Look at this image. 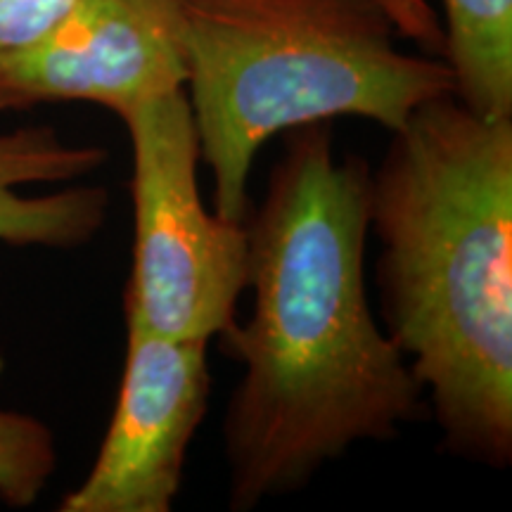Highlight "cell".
<instances>
[{
  "instance_id": "1",
  "label": "cell",
  "mask_w": 512,
  "mask_h": 512,
  "mask_svg": "<svg viewBox=\"0 0 512 512\" xmlns=\"http://www.w3.org/2000/svg\"><path fill=\"white\" fill-rule=\"evenodd\" d=\"M368 195V164L339 155L330 121L287 131L245 221L252 313L219 335L245 368L223 418L230 510L302 489L422 413L425 392L370 309Z\"/></svg>"
},
{
  "instance_id": "2",
  "label": "cell",
  "mask_w": 512,
  "mask_h": 512,
  "mask_svg": "<svg viewBox=\"0 0 512 512\" xmlns=\"http://www.w3.org/2000/svg\"><path fill=\"white\" fill-rule=\"evenodd\" d=\"M382 328L448 451L512 460V119L420 105L370 171Z\"/></svg>"
},
{
  "instance_id": "3",
  "label": "cell",
  "mask_w": 512,
  "mask_h": 512,
  "mask_svg": "<svg viewBox=\"0 0 512 512\" xmlns=\"http://www.w3.org/2000/svg\"><path fill=\"white\" fill-rule=\"evenodd\" d=\"M176 3L185 95L226 221H247L254 159L278 133L335 117L392 133L425 102L456 95L444 57L399 48L380 0Z\"/></svg>"
},
{
  "instance_id": "4",
  "label": "cell",
  "mask_w": 512,
  "mask_h": 512,
  "mask_svg": "<svg viewBox=\"0 0 512 512\" xmlns=\"http://www.w3.org/2000/svg\"><path fill=\"white\" fill-rule=\"evenodd\" d=\"M133 150V268L126 325L159 337H219L247 292L245 223L209 214L197 183L200 140L185 88L119 114Z\"/></svg>"
},
{
  "instance_id": "5",
  "label": "cell",
  "mask_w": 512,
  "mask_h": 512,
  "mask_svg": "<svg viewBox=\"0 0 512 512\" xmlns=\"http://www.w3.org/2000/svg\"><path fill=\"white\" fill-rule=\"evenodd\" d=\"M207 344L126 325V361L110 427L91 472L62 498V512L174 508L190 441L207 415Z\"/></svg>"
},
{
  "instance_id": "6",
  "label": "cell",
  "mask_w": 512,
  "mask_h": 512,
  "mask_svg": "<svg viewBox=\"0 0 512 512\" xmlns=\"http://www.w3.org/2000/svg\"><path fill=\"white\" fill-rule=\"evenodd\" d=\"M185 88L176 0H81L27 48L0 53V112L93 102L114 114Z\"/></svg>"
},
{
  "instance_id": "7",
  "label": "cell",
  "mask_w": 512,
  "mask_h": 512,
  "mask_svg": "<svg viewBox=\"0 0 512 512\" xmlns=\"http://www.w3.org/2000/svg\"><path fill=\"white\" fill-rule=\"evenodd\" d=\"M107 157L100 145L69 143L53 126L0 133V242L76 249L98 238L110 216L107 188L69 185L48 195H24L22 188L91 176Z\"/></svg>"
},
{
  "instance_id": "8",
  "label": "cell",
  "mask_w": 512,
  "mask_h": 512,
  "mask_svg": "<svg viewBox=\"0 0 512 512\" xmlns=\"http://www.w3.org/2000/svg\"><path fill=\"white\" fill-rule=\"evenodd\" d=\"M444 57L456 98L486 119H512V0H441Z\"/></svg>"
},
{
  "instance_id": "9",
  "label": "cell",
  "mask_w": 512,
  "mask_h": 512,
  "mask_svg": "<svg viewBox=\"0 0 512 512\" xmlns=\"http://www.w3.org/2000/svg\"><path fill=\"white\" fill-rule=\"evenodd\" d=\"M57 470L53 430L22 411L0 408V501L31 508Z\"/></svg>"
},
{
  "instance_id": "10",
  "label": "cell",
  "mask_w": 512,
  "mask_h": 512,
  "mask_svg": "<svg viewBox=\"0 0 512 512\" xmlns=\"http://www.w3.org/2000/svg\"><path fill=\"white\" fill-rule=\"evenodd\" d=\"M81 0H0V53L46 36Z\"/></svg>"
},
{
  "instance_id": "11",
  "label": "cell",
  "mask_w": 512,
  "mask_h": 512,
  "mask_svg": "<svg viewBox=\"0 0 512 512\" xmlns=\"http://www.w3.org/2000/svg\"><path fill=\"white\" fill-rule=\"evenodd\" d=\"M380 3L394 19L401 38H408L430 55L441 57L444 27L432 0H380Z\"/></svg>"
}]
</instances>
